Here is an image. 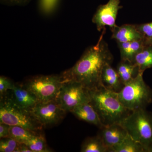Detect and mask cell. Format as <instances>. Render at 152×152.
<instances>
[{
	"mask_svg": "<svg viewBox=\"0 0 152 152\" xmlns=\"http://www.w3.org/2000/svg\"><path fill=\"white\" fill-rule=\"evenodd\" d=\"M120 3L121 0H109L107 4L98 7L93 17L92 22L99 31L105 28L107 26L110 29L116 26L118 12L123 7L120 5Z\"/></svg>",
	"mask_w": 152,
	"mask_h": 152,
	"instance_id": "cell-9",
	"label": "cell"
},
{
	"mask_svg": "<svg viewBox=\"0 0 152 152\" xmlns=\"http://www.w3.org/2000/svg\"><path fill=\"white\" fill-rule=\"evenodd\" d=\"M120 124L145 152H152V113L146 109L133 111Z\"/></svg>",
	"mask_w": 152,
	"mask_h": 152,
	"instance_id": "cell-3",
	"label": "cell"
},
{
	"mask_svg": "<svg viewBox=\"0 0 152 152\" xmlns=\"http://www.w3.org/2000/svg\"><path fill=\"white\" fill-rule=\"evenodd\" d=\"M105 31L106 28L102 30L97 44L87 49L72 68L61 74L64 81L78 82L88 90L102 86L103 69L107 64H111L113 60L104 39Z\"/></svg>",
	"mask_w": 152,
	"mask_h": 152,
	"instance_id": "cell-1",
	"label": "cell"
},
{
	"mask_svg": "<svg viewBox=\"0 0 152 152\" xmlns=\"http://www.w3.org/2000/svg\"><path fill=\"white\" fill-rule=\"evenodd\" d=\"M56 101L65 111L71 112L76 107L90 102L89 90L78 82L64 81Z\"/></svg>",
	"mask_w": 152,
	"mask_h": 152,
	"instance_id": "cell-7",
	"label": "cell"
},
{
	"mask_svg": "<svg viewBox=\"0 0 152 152\" xmlns=\"http://www.w3.org/2000/svg\"><path fill=\"white\" fill-rule=\"evenodd\" d=\"M137 28L145 39L152 37V22L143 24L137 25Z\"/></svg>",
	"mask_w": 152,
	"mask_h": 152,
	"instance_id": "cell-24",
	"label": "cell"
},
{
	"mask_svg": "<svg viewBox=\"0 0 152 152\" xmlns=\"http://www.w3.org/2000/svg\"><path fill=\"white\" fill-rule=\"evenodd\" d=\"M18 152H33L25 144H20Z\"/></svg>",
	"mask_w": 152,
	"mask_h": 152,
	"instance_id": "cell-27",
	"label": "cell"
},
{
	"mask_svg": "<svg viewBox=\"0 0 152 152\" xmlns=\"http://www.w3.org/2000/svg\"><path fill=\"white\" fill-rule=\"evenodd\" d=\"M20 143L11 137L2 138L0 140V152H18Z\"/></svg>",
	"mask_w": 152,
	"mask_h": 152,
	"instance_id": "cell-22",
	"label": "cell"
},
{
	"mask_svg": "<svg viewBox=\"0 0 152 152\" xmlns=\"http://www.w3.org/2000/svg\"><path fill=\"white\" fill-rule=\"evenodd\" d=\"M79 120H82L97 127L99 129L104 125L101 122L97 113L90 102L76 107L71 112Z\"/></svg>",
	"mask_w": 152,
	"mask_h": 152,
	"instance_id": "cell-13",
	"label": "cell"
},
{
	"mask_svg": "<svg viewBox=\"0 0 152 152\" xmlns=\"http://www.w3.org/2000/svg\"><path fill=\"white\" fill-rule=\"evenodd\" d=\"M99 129L97 135L108 148L109 151L110 149L121 143L128 134L121 124L104 126Z\"/></svg>",
	"mask_w": 152,
	"mask_h": 152,
	"instance_id": "cell-11",
	"label": "cell"
},
{
	"mask_svg": "<svg viewBox=\"0 0 152 152\" xmlns=\"http://www.w3.org/2000/svg\"><path fill=\"white\" fill-rule=\"evenodd\" d=\"M31 0H0L2 4L8 6H25L28 4Z\"/></svg>",
	"mask_w": 152,
	"mask_h": 152,
	"instance_id": "cell-25",
	"label": "cell"
},
{
	"mask_svg": "<svg viewBox=\"0 0 152 152\" xmlns=\"http://www.w3.org/2000/svg\"><path fill=\"white\" fill-rule=\"evenodd\" d=\"M10 125L0 122V138L10 137Z\"/></svg>",
	"mask_w": 152,
	"mask_h": 152,
	"instance_id": "cell-26",
	"label": "cell"
},
{
	"mask_svg": "<svg viewBox=\"0 0 152 152\" xmlns=\"http://www.w3.org/2000/svg\"><path fill=\"white\" fill-rule=\"evenodd\" d=\"M118 44L121 61L131 63H133L136 55L147 45L145 38L127 42L118 43Z\"/></svg>",
	"mask_w": 152,
	"mask_h": 152,
	"instance_id": "cell-15",
	"label": "cell"
},
{
	"mask_svg": "<svg viewBox=\"0 0 152 152\" xmlns=\"http://www.w3.org/2000/svg\"><path fill=\"white\" fill-rule=\"evenodd\" d=\"M89 94L90 103L104 126L120 124L132 112L123 105L117 93L102 86L89 90Z\"/></svg>",
	"mask_w": 152,
	"mask_h": 152,
	"instance_id": "cell-2",
	"label": "cell"
},
{
	"mask_svg": "<svg viewBox=\"0 0 152 152\" xmlns=\"http://www.w3.org/2000/svg\"><path fill=\"white\" fill-rule=\"evenodd\" d=\"M25 144L33 152L52 151V150L49 148L47 145L46 141L42 133H39L34 136Z\"/></svg>",
	"mask_w": 152,
	"mask_h": 152,
	"instance_id": "cell-21",
	"label": "cell"
},
{
	"mask_svg": "<svg viewBox=\"0 0 152 152\" xmlns=\"http://www.w3.org/2000/svg\"><path fill=\"white\" fill-rule=\"evenodd\" d=\"M15 83L12 80L4 76L0 77V97L5 95L13 88Z\"/></svg>",
	"mask_w": 152,
	"mask_h": 152,
	"instance_id": "cell-23",
	"label": "cell"
},
{
	"mask_svg": "<svg viewBox=\"0 0 152 152\" xmlns=\"http://www.w3.org/2000/svg\"><path fill=\"white\" fill-rule=\"evenodd\" d=\"M111 30L112 38L115 40L117 43L127 42L145 38L138 29L137 25L124 24L121 26H117Z\"/></svg>",
	"mask_w": 152,
	"mask_h": 152,
	"instance_id": "cell-12",
	"label": "cell"
},
{
	"mask_svg": "<svg viewBox=\"0 0 152 152\" xmlns=\"http://www.w3.org/2000/svg\"><path fill=\"white\" fill-rule=\"evenodd\" d=\"M101 83L107 89L116 93L119 92L124 86L116 70L112 67L110 64H107L103 69Z\"/></svg>",
	"mask_w": 152,
	"mask_h": 152,
	"instance_id": "cell-14",
	"label": "cell"
},
{
	"mask_svg": "<svg viewBox=\"0 0 152 152\" xmlns=\"http://www.w3.org/2000/svg\"><path fill=\"white\" fill-rule=\"evenodd\" d=\"M64 81L61 74L31 77L22 83L33 93L39 102L56 100Z\"/></svg>",
	"mask_w": 152,
	"mask_h": 152,
	"instance_id": "cell-6",
	"label": "cell"
},
{
	"mask_svg": "<svg viewBox=\"0 0 152 152\" xmlns=\"http://www.w3.org/2000/svg\"><path fill=\"white\" fill-rule=\"evenodd\" d=\"M145 42L147 45H152V37L148 39H145Z\"/></svg>",
	"mask_w": 152,
	"mask_h": 152,
	"instance_id": "cell-28",
	"label": "cell"
},
{
	"mask_svg": "<svg viewBox=\"0 0 152 152\" xmlns=\"http://www.w3.org/2000/svg\"><path fill=\"white\" fill-rule=\"evenodd\" d=\"M32 112L44 128H49L59 124L66 112L56 100L38 102Z\"/></svg>",
	"mask_w": 152,
	"mask_h": 152,
	"instance_id": "cell-8",
	"label": "cell"
},
{
	"mask_svg": "<svg viewBox=\"0 0 152 152\" xmlns=\"http://www.w3.org/2000/svg\"><path fill=\"white\" fill-rule=\"evenodd\" d=\"M143 74L139 72L134 78L124 85L117 93L120 102L131 111L146 109L152 102V91L144 81Z\"/></svg>",
	"mask_w": 152,
	"mask_h": 152,
	"instance_id": "cell-4",
	"label": "cell"
},
{
	"mask_svg": "<svg viewBox=\"0 0 152 152\" xmlns=\"http://www.w3.org/2000/svg\"><path fill=\"white\" fill-rule=\"evenodd\" d=\"M138 68L140 72L143 73L147 69L152 67V45H147L136 55L133 61Z\"/></svg>",
	"mask_w": 152,
	"mask_h": 152,
	"instance_id": "cell-16",
	"label": "cell"
},
{
	"mask_svg": "<svg viewBox=\"0 0 152 152\" xmlns=\"http://www.w3.org/2000/svg\"><path fill=\"white\" fill-rule=\"evenodd\" d=\"M82 152H108L107 148L98 135L87 138L81 148Z\"/></svg>",
	"mask_w": 152,
	"mask_h": 152,
	"instance_id": "cell-19",
	"label": "cell"
},
{
	"mask_svg": "<svg viewBox=\"0 0 152 152\" xmlns=\"http://www.w3.org/2000/svg\"><path fill=\"white\" fill-rule=\"evenodd\" d=\"M116 70L124 85L134 78L139 73L138 68L135 64L124 61L118 64Z\"/></svg>",
	"mask_w": 152,
	"mask_h": 152,
	"instance_id": "cell-17",
	"label": "cell"
},
{
	"mask_svg": "<svg viewBox=\"0 0 152 152\" xmlns=\"http://www.w3.org/2000/svg\"><path fill=\"white\" fill-rule=\"evenodd\" d=\"M3 96H6L19 107L30 111L39 102L35 95L22 83H15L13 88Z\"/></svg>",
	"mask_w": 152,
	"mask_h": 152,
	"instance_id": "cell-10",
	"label": "cell"
},
{
	"mask_svg": "<svg viewBox=\"0 0 152 152\" xmlns=\"http://www.w3.org/2000/svg\"><path fill=\"white\" fill-rule=\"evenodd\" d=\"M0 122L42 132L44 127L32 111L19 107L6 96L0 97Z\"/></svg>",
	"mask_w": 152,
	"mask_h": 152,
	"instance_id": "cell-5",
	"label": "cell"
},
{
	"mask_svg": "<svg viewBox=\"0 0 152 152\" xmlns=\"http://www.w3.org/2000/svg\"><path fill=\"white\" fill-rule=\"evenodd\" d=\"M37 132L19 126H10V137L20 144H25L29 140L37 134Z\"/></svg>",
	"mask_w": 152,
	"mask_h": 152,
	"instance_id": "cell-20",
	"label": "cell"
},
{
	"mask_svg": "<svg viewBox=\"0 0 152 152\" xmlns=\"http://www.w3.org/2000/svg\"><path fill=\"white\" fill-rule=\"evenodd\" d=\"M109 152H145L142 146L128 134L121 143L109 150Z\"/></svg>",
	"mask_w": 152,
	"mask_h": 152,
	"instance_id": "cell-18",
	"label": "cell"
}]
</instances>
